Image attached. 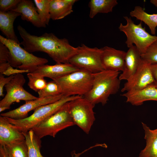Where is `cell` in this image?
<instances>
[{
	"label": "cell",
	"instance_id": "obj_1",
	"mask_svg": "<svg viewBox=\"0 0 157 157\" xmlns=\"http://www.w3.org/2000/svg\"><path fill=\"white\" fill-rule=\"evenodd\" d=\"M17 30L22 39L20 44L25 50L31 53H45L56 63H69L77 51L78 47L72 46L67 39L59 38L53 33H45L39 36L32 35L20 25Z\"/></svg>",
	"mask_w": 157,
	"mask_h": 157
},
{
	"label": "cell",
	"instance_id": "obj_2",
	"mask_svg": "<svg viewBox=\"0 0 157 157\" xmlns=\"http://www.w3.org/2000/svg\"><path fill=\"white\" fill-rule=\"evenodd\" d=\"M120 72L105 70L93 74L92 86L89 92L83 97L95 105L107 104L110 95L117 93L120 88Z\"/></svg>",
	"mask_w": 157,
	"mask_h": 157
},
{
	"label": "cell",
	"instance_id": "obj_3",
	"mask_svg": "<svg viewBox=\"0 0 157 157\" xmlns=\"http://www.w3.org/2000/svg\"><path fill=\"white\" fill-rule=\"evenodd\" d=\"M0 42L8 49V62L10 66L19 69L27 70L29 73L34 71L37 67L47 63L48 61L44 58L36 56L28 52L17 42L0 35Z\"/></svg>",
	"mask_w": 157,
	"mask_h": 157
},
{
	"label": "cell",
	"instance_id": "obj_4",
	"mask_svg": "<svg viewBox=\"0 0 157 157\" xmlns=\"http://www.w3.org/2000/svg\"><path fill=\"white\" fill-rule=\"evenodd\" d=\"M80 97L63 96L54 102L40 106L34 110L31 115L23 119H16L6 117L11 124L23 133H27L33 127L46 119L58 111L64 104Z\"/></svg>",
	"mask_w": 157,
	"mask_h": 157
},
{
	"label": "cell",
	"instance_id": "obj_5",
	"mask_svg": "<svg viewBox=\"0 0 157 157\" xmlns=\"http://www.w3.org/2000/svg\"><path fill=\"white\" fill-rule=\"evenodd\" d=\"M53 80L60 85L63 95L83 97L92 88L93 75L86 70L79 69Z\"/></svg>",
	"mask_w": 157,
	"mask_h": 157
},
{
	"label": "cell",
	"instance_id": "obj_6",
	"mask_svg": "<svg viewBox=\"0 0 157 157\" xmlns=\"http://www.w3.org/2000/svg\"><path fill=\"white\" fill-rule=\"evenodd\" d=\"M68 102L53 114L30 130L41 139L47 135L54 138L60 131L75 125L69 112Z\"/></svg>",
	"mask_w": 157,
	"mask_h": 157
},
{
	"label": "cell",
	"instance_id": "obj_7",
	"mask_svg": "<svg viewBox=\"0 0 157 157\" xmlns=\"http://www.w3.org/2000/svg\"><path fill=\"white\" fill-rule=\"evenodd\" d=\"M124 18L126 24L124 25L121 23L119 28L126 36L125 43L129 48L134 44L141 55L143 54L149 47L157 40V36L148 33L142 27L141 22L136 24L131 17L125 16Z\"/></svg>",
	"mask_w": 157,
	"mask_h": 157
},
{
	"label": "cell",
	"instance_id": "obj_8",
	"mask_svg": "<svg viewBox=\"0 0 157 157\" xmlns=\"http://www.w3.org/2000/svg\"><path fill=\"white\" fill-rule=\"evenodd\" d=\"M69 113L75 124L89 134L95 120L93 108L95 105L83 97L68 102Z\"/></svg>",
	"mask_w": 157,
	"mask_h": 157
},
{
	"label": "cell",
	"instance_id": "obj_9",
	"mask_svg": "<svg viewBox=\"0 0 157 157\" xmlns=\"http://www.w3.org/2000/svg\"><path fill=\"white\" fill-rule=\"evenodd\" d=\"M77 47V51L70 59L69 63L92 74L105 70L102 62L101 48L90 47L83 44Z\"/></svg>",
	"mask_w": 157,
	"mask_h": 157
},
{
	"label": "cell",
	"instance_id": "obj_10",
	"mask_svg": "<svg viewBox=\"0 0 157 157\" xmlns=\"http://www.w3.org/2000/svg\"><path fill=\"white\" fill-rule=\"evenodd\" d=\"M26 80L22 74L15 75L14 77L5 88L6 93L0 101V107H4L9 109L14 102L23 100L27 101L38 98L25 90L23 86Z\"/></svg>",
	"mask_w": 157,
	"mask_h": 157
},
{
	"label": "cell",
	"instance_id": "obj_11",
	"mask_svg": "<svg viewBox=\"0 0 157 157\" xmlns=\"http://www.w3.org/2000/svg\"><path fill=\"white\" fill-rule=\"evenodd\" d=\"M155 81L149 65L142 61L135 73L124 84L121 91L126 92L140 90L153 84Z\"/></svg>",
	"mask_w": 157,
	"mask_h": 157
},
{
	"label": "cell",
	"instance_id": "obj_12",
	"mask_svg": "<svg viewBox=\"0 0 157 157\" xmlns=\"http://www.w3.org/2000/svg\"><path fill=\"white\" fill-rule=\"evenodd\" d=\"M59 95L38 99L26 101L18 108L9 111L1 113L0 116L16 119L25 118L28 116V113L32 110L45 105L56 102L63 96Z\"/></svg>",
	"mask_w": 157,
	"mask_h": 157
},
{
	"label": "cell",
	"instance_id": "obj_13",
	"mask_svg": "<svg viewBox=\"0 0 157 157\" xmlns=\"http://www.w3.org/2000/svg\"><path fill=\"white\" fill-rule=\"evenodd\" d=\"M101 60L106 70L120 72L124 70L126 52L108 46L101 48Z\"/></svg>",
	"mask_w": 157,
	"mask_h": 157
},
{
	"label": "cell",
	"instance_id": "obj_14",
	"mask_svg": "<svg viewBox=\"0 0 157 157\" xmlns=\"http://www.w3.org/2000/svg\"><path fill=\"white\" fill-rule=\"evenodd\" d=\"M78 69L70 63H56L54 65L44 64L38 66L32 73H29L35 76L50 78L53 80L71 73Z\"/></svg>",
	"mask_w": 157,
	"mask_h": 157
},
{
	"label": "cell",
	"instance_id": "obj_15",
	"mask_svg": "<svg viewBox=\"0 0 157 157\" xmlns=\"http://www.w3.org/2000/svg\"><path fill=\"white\" fill-rule=\"evenodd\" d=\"M141 55L135 46L133 45L126 52L124 70L119 76L121 81L130 79L137 70L142 62Z\"/></svg>",
	"mask_w": 157,
	"mask_h": 157
},
{
	"label": "cell",
	"instance_id": "obj_16",
	"mask_svg": "<svg viewBox=\"0 0 157 157\" xmlns=\"http://www.w3.org/2000/svg\"><path fill=\"white\" fill-rule=\"evenodd\" d=\"M25 140L21 131L10 123L6 117L0 116V145L6 146Z\"/></svg>",
	"mask_w": 157,
	"mask_h": 157
},
{
	"label": "cell",
	"instance_id": "obj_17",
	"mask_svg": "<svg viewBox=\"0 0 157 157\" xmlns=\"http://www.w3.org/2000/svg\"><path fill=\"white\" fill-rule=\"evenodd\" d=\"M11 11L19 13L22 20L30 22L36 27H46L39 17L35 3L31 0H21Z\"/></svg>",
	"mask_w": 157,
	"mask_h": 157
},
{
	"label": "cell",
	"instance_id": "obj_18",
	"mask_svg": "<svg viewBox=\"0 0 157 157\" xmlns=\"http://www.w3.org/2000/svg\"><path fill=\"white\" fill-rule=\"evenodd\" d=\"M121 95L126 98V102L133 106H140L145 101H157V88L153 83L141 90L125 92Z\"/></svg>",
	"mask_w": 157,
	"mask_h": 157
},
{
	"label": "cell",
	"instance_id": "obj_19",
	"mask_svg": "<svg viewBox=\"0 0 157 157\" xmlns=\"http://www.w3.org/2000/svg\"><path fill=\"white\" fill-rule=\"evenodd\" d=\"M20 14L16 12L0 11V30L6 38L20 44L14 32L13 23L16 18Z\"/></svg>",
	"mask_w": 157,
	"mask_h": 157
},
{
	"label": "cell",
	"instance_id": "obj_20",
	"mask_svg": "<svg viewBox=\"0 0 157 157\" xmlns=\"http://www.w3.org/2000/svg\"><path fill=\"white\" fill-rule=\"evenodd\" d=\"M76 0H51L49 10L51 19H62L73 12L72 7Z\"/></svg>",
	"mask_w": 157,
	"mask_h": 157
},
{
	"label": "cell",
	"instance_id": "obj_21",
	"mask_svg": "<svg viewBox=\"0 0 157 157\" xmlns=\"http://www.w3.org/2000/svg\"><path fill=\"white\" fill-rule=\"evenodd\" d=\"M142 124L146 144L138 157H157V128L152 130L144 123Z\"/></svg>",
	"mask_w": 157,
	"mask_h": 157
},
{
	"label": "cell",
	"instance_id": "obj_22",
	"mask_svg": "<svg viewBox=\"0 0 157 157\" xmlns=\"http://www.w3.org/2000/svg\"><path fill=\"white\" fill-rule=\"evenodd\" d=\"M130 15L131 17H135L137 20L144 22L149 27L151 34L155 35L157 26V13L148 14L142 7L137 6L130 12Z\"/></svg>",
	"mask_w": 157,
	"mask_h": 157
},
{
	"label": "cell",
	"instance_id": "obj_23",
	"mask_svg": "<svg viewBox=\"0 0 157 157\" xmlns=\"http://www.w3.org/2000/svg\"><path fill=\"white\" fill-rule=\"evenodd\" d=\"M116 0H91L89 3L90 18H93L98 13H108L112 12L117 5Z\"/></svg>",
	"mask_w": 157,
	"mask_h": 157
},
{
	"label": "cell",
	"instance_id": "obj_24",
	"mask_svg": "<svg viewBox=\"0 0 157 157\" xmlns=\"http://www.w3.org/2000/svg\"><path fill=\"white\" fill-rule=\"evenodd\" d=\"M23 133L28 147V157H44L40 151L41 146V139L31 130Z\"/></svg>",
	"mask_w": 157,
	"mask_h": 157
},
{
	"label": "cell",
	"instance_id": "obj_25",
	"mask_svg": "<svg viewBox=\"0 0 157 157\" xmlns=\"http://www.w3.org/2000/svg\"><path fill=\"white\" fill-rule=\"evenodd\" d=\"M5 146L10 157H28L25 139Z\"/></svg>",
	"mask_w": 157,
	"mask_h": 157
},
{
	"label": "cell",
	"instance_id": "obj_26",
	"mask_svg": "<svg viewBox=\"0 0 157 157\" xmlns=\"http://www.w3.org/2000/svg\"><path fill=\"white\" fill-rule=\"evenodd\" d=\"M51 0H33L40 19L46 25H48L51 19L49 10Z\"/></svg>",
	"mask_w": 157,
	"mask_h": 157
},
{
	"label": "cell",
	"instance_id": "obj_27",
	"mask_svg": "<svg viewBox=\"0 0 157 157\" xmlns=\"http://www.w3.org/2000/svg\"><path fill=\"white\" fill-rule=\"evenodd\" d=\"M39 98L55 96L62 94L61 88L55 81L47 82L46 86L37 92Z\"/></svg>",
	"mask_w": 157,
	"mask_h": 157
},
{
	"label": "cell",
	"instance_id": "obj_28",
	"mask_svg": "<svg viewBox=\"0 0 157 157\" xmlns=\"http://www.w3.org/2000/svg\"><path fill=\"white\" fill-rule=\"evenodd\" d=\"M141 56L142 61L148 65L157 64V40L149 47Z\"/></svg>",
	"mask_w": 157,
	"mask_h": 157
},
{
	"label": "cell",
	"instance_id": "obj_29",
	"mask_svg": "<svg viewBox=\"0 0 157 157\" xmlns=\"http://www.w3.org/2000/svg\"><path fill=\"white\" fill-rule=\"evenodd\" d=\"M27 76L28 79V85L35 92H38L46 85L47 82L44 78L34 76L29 73Z\"/></svg>",
	"mask_w": 157,
	"mask_h": 157
},
{
	"label": "cell",
	"instance_id": "obj_30",
	"mask_svg": "<svg viewBox=\"0 0 157 157\" xmlns=\"http://www.w3.org/2000/svg\"><path fill=\"white\" fill-rule=\"evenodd\" d=\"M21 0H0V11L8 12L15 8Z\"/></svg>",
	"mask_w": 157,
	"mask_h": 157
},
{
	"label": "cell",
	"instance_id": "obj_31",
	"mask_svg": "<svg viewBox=\"0 0 157 157\" xmlns=\"http://www.w3.org/2000/svg\"><path fill=\"white\" fill-rule=\"evenodd\" d=\"M9 53L7 47L0 42V64L8 62Z\"/></svg>",
	"mask_w": 157,
	"mask_h": 157
},
{
	"label": "cell",
	"instance_id": "obj_32",
	"mask_svg": "<svg viewBox=\"0 0 157 157\" xmlns=\"http://www.w3.org/2000/svg\"><path fill=\"white\" fill-rule=\"evenodd\" d=\"M4 75L0 74V96H3V88L14 77L15 75H12L8 77H5Z\"/></svg>",
	"mask_w": 157,
	"mask_h": 157
},
{
	"label": "cell",
	"instance_id": "obj_33",
	"mask_svg": "<svg viewBox=\"0 0 157 157\" xmlns=\"http://www.w3.org/2000/svg\"><path fill=\"white\" fill-rule=\"evenodd\" d=\"M24 73H28L29 72L27 70L15 69L13 67L10 65L8 69L3 73V74L9 76L12 75H15L18 74H22Z\"/></svg>",
	"mask_w": 157,
	"mask_h": 157
},
{
	"label": "cell",
	"instance_id": "obj_34",
	"mask_svg": "<svg viewBox=\"0 0 157 157\" xmlns=\"http://www.w3.org/2000/svg\"><path fill=\"white\" fill-rule=\"evenodd\" d=\"M97 146V145L96 144L94 146L90 147L89 148L83 151L82 152L79 153H76V151L75 150L71 152V157H79L81 155L83 154V153L90 150V149Z\"/></svg>",
	"mask_w": 157,
	"mask_h": 157
},
{
	"label": "cell",
	"instance_id": "obj_35",
	"mask_svg": "<svg viewBox=\"0 0 157 157\" xmlns=\"http://www.w3.org/2000/svg\"><path fill=\"white\" fill-rule=\"evenodd\" d=\"M149 67L154 78L157 81V64L149 65Z\"/></svg>",
	"mask_w": 157,
	"mask_h": 157
},
{
	"label": "cell",
	"instance_id": "obj_36",
	"mask_svg": "<svg viewBox=\"0 0 157 157\" xmlns=\"http://www.w3.org/2000/svg\"><path fill=\"white\" fill-rule=\"evenodd\" d=\"M0 157H10L5 146L0 145Z\"/></svg>",
	"mask_w": 157,
	"mask_h": 157
},
{
	"label": "cell",
	"instance_id": "obj_37",
	"mask_svg": "<svg viewBox=\"0 0 157 157\" xmlns=\"http://www.w3.org/2000/svg\"><path fill=\"white\" fill-rule=\"evenodd\" d=\"M10 65L8 62L0 64V74H3V73L8 69Z\"/></svg>",
	"mask_w": 157,
	"mask_h": 157
},
{
	"label": "cell",
	"instance_id": "obj_38",
	"mask_svg": "<svg viewBox=\"0 0 157 157\" xmlns=\"http://www.w3.org/2000/svg\"><path fill=\"white\" fill-rule=\"evenodd\" d=\"M150 2L157 7V0H151Z\"/></svg>",
	"mask_w": 157,
	"mask_h": 157
},
{
	"label": "cell",
	"instance_id": "obj_39",
	"mask_svg": "<svg viewBox=\"0 0 157 157\" xmlns=\"http://www.w3.org/2000/svg\"><path fill=\"white\" fill-rule=\"evenodd\" d=\"M8 109V108L6 107H0V112L1 113L2 112Z\"/></svg>",
	"mask_w": 157,
	"mask_h": 157
},
{
	"label": "cell",
	"instance_id": "obj_40",
	"mask_svg": "<svg viewBox=\"0 0 157 157\" xmlns=\"http://www.w3.org/2000/svg\"><path fill=\"white\" fill-rule=\"evenodd\" d=\"M154 86L157 88V81H155L154 82Z\"/></svg>",
	"mask_w": 157,
	"mask_h": 157
}]
</instances>
